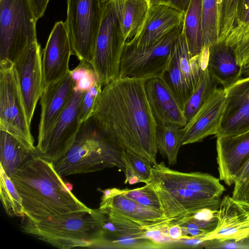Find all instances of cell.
I'll return each instance as SVG.
<instances>
[{
    "instance_id": "obj_1",
    "label": "cell",
    "mask_w": 249,
    "mask_h": 249,
    "mask_svg": "<svg viewBox=\"0 0 249 249\" xmlns=\"http://www.w3.org/2000/svg\"><path fill=\"white\" fill-rule=\"evenodd\" d=\"M145 79L118 77L104 86L90 118L97 129L122 150L158 163L157 124L145 89Z\"/></svg>"
},
{
    "instance_id": "obj_2",
    "label": "cell",
    "mask_w": 249,
    "mask_h": 249,
    "mask_svg": "<svg viewBox=\"0 0 249 249\" xmlns=\"http://www.w3.org/2000/svg\"><path fill=\"white\" fill-rule=\"evenodd\" d=\"M10 178L26 216L33 220L91 209L71 192L53 163L39 156L28 160Z\"/></svg>"
},
{
    "instance_id": "obj_3",
    "label": "cell",
    "mask_w": 249,
    "mask_h": 249,
    "mask_svg": "<svg viewBox=\"0 0 249 249\" xmlns=\"http://www.w3.org/2000/svg\"><path fill=\"white\" fill-rule=\"evenodd\" d=\"M21 231L53 247L95 248L100 239V227L94 209L46 217L38 221L22 217Z\"/></svg>"
},
{
    "instance_id": "obj_4",
    "label": "cell",
    "mask_w": 249,
    "mask_h": 249,
    "mask_svg": "<svg viewBox=\"0 0 249 249\" xmlns=\"http://www.w3.org/2000/svg\"><path fill=\"white\" fill-rule=\"evenodd\" d=\"M53 165L62 177L114 166L125 172L122 150L97 129L90 118L82 124L70 148Z\"/></svg>"
},
{
    "instance_id": "obj_5",
    "label": "cell",
    "mask_w": 249,
    "mask_h": 249,
    "mask_svg": "<svg viewBox=\"0 0 249 249\" xmlns=\"http://www.w3.org/2000/svg\"><path fill=\"white\" fill-rule=\"evenodd\" d=\"M37 20L29 0H0V66L14 64L37 41Z\"/></svg>"
},
{
    "instance_id": "obj_6",
    "label": "cell",
    "mask_w": 249,
    "mask_h": 249,
    "mask_svg": "<svg viewBox=\"0 0 249 249\" xmlns=\"http://www.w3.org/2000/svg\"><path fill=\"white\" fill-rule=\"evenodd\" d=\"M126 40L112 0L103 4V13L91 64L103 87L119 76Z\"/></svg>"
},
{
    "instance_id": "obj_7",
    "label": "cell",
    "mask_w": 249,
    "mask_h": 249,
    "mask_svg": "<svg viewBox=\"0 0 249 249\" xmlns=\"http://www.w3.org/2000/svg\"><path fill=\"white\" fill-rule=\"evenodd\" d=\"M183 22L153 45L136 48L125 43L118 77L147 80L162 77L169 63L174 44L181 34Z\"/></svg>"
},
{
    "instance_id": "obj_8",
    "label": "cell",
    "mask_w": 249,
    "mask_h": 249,
    "mask_svg": "<svg viewBox=\"0 0 249 249\" xmlns=\"http://www.w3.org/2000/svg\"><path fill=\"white\" fill-rule=\"evenodd\" d=\"M0 130L37 153L14 64L0 66Z\"/></svg>"
},
{
    "instance_id": "obj_9",
    "label": "cell",
    "mask_w": 249,
    "mask_h": 249,
    "mask_svg": "<svg viewBox=\"0 0 249 249\" xmlns=\"http://www.w3.org/2000/svg\"><path fill=\"white\" fill-rule=\"evenodd\" d=\"M103 13L99 0H67L65 24L72 54L80 61L91 62Z\"/></svg>"
},
{
    "instance_id": "obj_10",
    "label": "cell",
    "mask_w": 249,
    "mask_h": 249,
    "mask_svg": "<svg viewBox=\"0 0 249 249\" xmlns=\"http://www.w3.org/2000/svg\"><path fill=\"white\" fill-rule=\"evenodd\" d=\"M85 92L73 90L70 101L47 137L36 145L38 156L53 163L70 148L82 125L79 118Z\"/></svg>"
},
{
    "instance_id": "obj_11",
    "label": "cell",
    "mask_w": 249,
    "mask_h": 249,
    "mask_svg": "<svg viewBox=\"0 0 249 249\" xmlns=\"http://www.w3.org/2000/svg\"><path fill=\"white\" fill-rule=\"evenodd\" d=\"M149 183L156 193L165 218L172 224L176 221L203 209L218 210L220 197L210 196L192 191L173 186H166L150 179Z\"/></svg>"
},
{
    "instance_id": "obj_12",
    "label": "cell",
    "mask_w": 249,
    "mask_h": 249,
    "mask_svg": "<svg viewBox=\"0 0 249 249\" xmlns=\"http://www.w3.org/2000/svg\"><path fill=\"white\" fill-rule=\"evenodd\" d=\"M40 45L28 46L14 63L31 124L36 105L44 88Z\"/></svg>"
},
{
    "instance_id": "obj_13",
    "label": "cell",
    "mask_w": 249,
    "mask_h": 249,
    "mask_svg": "<svg viewBox=\"0 0 249 249\" xmlns=\"http://www.w3.org/2000/svg\"><path fill=\"white\" fill-rule=\"evenodd\" d=\"M215 229L201 238L203 241L241 242L249 237V203L229 195L221 199Z\"/></svg>"
},
{
    "instance_id": "obj_14",
    "label": "cell",
    "mask_w": 249,
    "mask_h": 249,
    "mask_svg": "<svg viewBox=\"0 0 249 249\" xmlns=\"http://www.w3.org/2000/svg\"><path fill=\"white\" fill-rule=\"evenodd\" d=\"M226 92V104L215 137L249 131V77L241 78Z\"/></svg>"
},
{
    "instance_id": "obj_15",
    "label": "cell",
    "mask_w": 249,
    "mask_h": 249,
    "mask_svg": "<svg viewBox=\"0 0 249 249\" xmlns=\"http://www.w3.org/2000/svg\"><path fill=\"white\" fill-rule=\"evenodd\" d=\"M226 104V92L216 88L210 94L200 109L181 128V144L201 142L206 137L215 136Z\"/></svg>"
},
{
    "instance_id": "obj_16",
    "label": "cell",
    "mask_w": 249,
    "mask_h": 249,
    "mask_svg": "<svg viewBox=\"0 0 249 249\" xmlns=\"http://www.w3.org/2000/svg\"><path fill=\"white\" fill-rule=\"evenodd\" d=\"M75 85L71 71L44 86L40 97L41 113L37 145L47 137L70 101Z\"/></svg>"
},
{
    "instance_id": "obj_17",
    "label": "cell",
    "mask_w": 249,
    "mask_h": 249,
    "mask_svg": "<svg viewBox=\"0 0 249 249\" xmlns=\"http://www.w3.org/2000/svg\"><path fill=\"white\" fill-rule=\"evenodd\" d=\"M72 54L71 43L65 22H56L48 39L42 53L44 86L68 74Z\"/></svg>"
},
{
    "instance_id": "obj_18",
    "label": "cell",
    "mask_w": 249,
    "mask_h": 249,
    "mask_svg": "<svg viewBox=\"0 0 249 249\" xmlns=\"http://www.w3.org/2000/svg\"><path fill=\"white\" fill-rule=\"evenodd\" d=\"M216 139V161L219 180L228 186L234 184L249 160V131Z\"/></svg>"
},
{
    "instance_id": "obj_19",
    "label": "cell",
    "mask_w": 249,
    "mask_h": 249,
    "mask_svg": "<svg viewBox=\"0 0 249 249\" xmlns=\"http://www.w3.org/2000/svg\"><path fill=\"white\" fill-rule=\"evenodd\" d=\"M184 17L183 13L165 4L151 5L141 30L125 43L136 48L149 47L182 23Z\"/></svg>"
},
{
    "instance_id": "obj_20",
    "label": "cell",
    "mask_w": 249,
    "mask_h": 249,
    "mask_svg": "<svg viewBox=\"0 0 249 249\" xmlns=\"http://www.w3.org/2000/svg\"><path fill=\"white\" fill-rule=\"evenodd\" d=\"M98 189L102 193L99 208L102 212L126 216L141 224L147 231L159 225L168 224L169 220L162 212L139 204L124 196L121 189Z\"/></svg>"
},
{
    "instance_id": "obj_21",
    "label": "cell",
    "mask_w": 249,
    "mask_h": 249,
    "mask_svg": "<svg viewBox=\"0 0 249 249\" xmlns=\"http://www.w3.org/2000/svg\"><path fill=\"white\" fill-rule=\"evenodd\" d=\"M150 179L164 186L186 189L215 197H220L225 191L219 179L210 174L173 170L166 166L163 162L153 166Z\"/></svg>"
},
{
    "instance_id": "obj_22",
    "label": "cell",
    "mask_w": 249,
    "mask_h": 249,
    "mask_svg": "<svg viewBox=\"0 0 249 249\" xmlns=\"http://www.w3.org/2000/svg\"><path fill=\"white\" fill-rule=\"evenodd\" d=\"M145 89L157 124L185 126L187 120L184 111L162 77L146 80Z\"/></svg>"
},
{
    "instance_id": "obj_23",
    "label": "cell",
    "mask_w": 249,
    "mask_h": 249,
    "mask_svg": "<svg viewBox=\"0 0 249 249\" xmlns=\"http://www.w3.org/2000/svg\"><path fill=\"white\" fill-rule=\"evenodd\" d=\"M207 70L217 83L226 89L242 78V67L233 50L225 42H217L209 47Z\"/></svg>"
},
{
    "instance_id": "obj_24",
    "label": "cell",
    "mask_w": 249,
    "mask_h": 249,
    "mask_svg": "<svg viewBox=\"0 0 249 249\" xmlns=\"http://www.w3.org/2000/svg\"><path fill=\"white\" fill-rule=\"evenodd\" d=\"M110 0L113 3L124 36L128 41L143 25L150 7L148 0Z\"/></svg>"
},
{
    "instance_id": "obj_25",
    "label": "cell",
    "mask_w": 249,
    "mask_h": 249,
    "mask_svg": "<svg viewBox=\"0 0 249 249\" xmlns=\"http://www.w3.org/2000/svg\"><path fill=\"white\" fill-rule=\"evenodd\" d=\"M38 156L9 133L0 130V165L11 178L31 159Z\"/></svg>"
},
{
    "instance_id": "obj_26",
    "label": "cell",
    "mask_w": 249,
    "mask_h": 249,
    "mask_svg": "<svg viewBox=\"0 0 249 249\" xmlns=\"http://www.w3.org/2000/svg\"><path fill=\"white\" fill-rule=\"evenodd\" d=\"M182 32L185 37L191 57L204 49L202 32V0H192L184 14Z\"/></svg>"
},
{
    "instance_id": "obj_27",
    "label": "cell",
    "mask_w": 249,
    "mask_h": 249,
    "mask_svg": "<svg viewBox=\"0 0 249 249\" xmlns=\"http://www.w3.org/2000/svg\"><path fill=\"white\" fill-rule=\"evenodd\" d=\"M180 127L174 125L157 124L156 139L158 151L167 159L170 165L177 162L180 147L182 146V130Z\"/></svg>"
},
{
    "instance_id": "obj_28",
    "label": "cell",
    "mask_w": 249,
    "mask_h": 249,
    "mask_svg": "<svg viewBox=\"0 0 249 249\" xmlns=\"http://www.w3.org/2000/svg\"><path fill=\"white\" fill-rule=\"evenodd\" d=\"M173 51L191 95L196 88L204 71L199 73L193 67L187 41L182 32L176 40Z\"/></svg>"
},
{
    "instance_id": "obj_29",
    "label": "cell",
    "mask_w": 249,
    "mask_h": 249,
    "mask_svg": "<svg viewBox=\"0 0 249 249\" xmlns=\"http://www.w3.org/2000/svg\"><path fill=\"white\" fill-rule=\"evenodd\" d=\"M123 160L125 166L124 183H145L152 175V165L149 160L134 152L122 150Z\"/></svg>"
},
{
    "instance_id": "obj_30",
    "label": "cell",
    "mask_w": 249,
    "mask_h": 249,
    "mask_svg": "<svg viewBox=\"0 0 249 249\" xmlns=\"http://www.w3.org/2000/svg\"><path fill=\"white\" fill-rule=\"evenodd\" d=\"M162 77L183 110L191 93L179 69L173 49L169 63Z\"/></svg>"
},
{
    "instance_id": "obj_31",
    "label": "cell",
    "mask_w": 249,
    "mask_h": 249,
    "mask_svg": "<svg viewBox=\"0 0 249 249\" xmlns=\"http://www.w3.org/2000/svg\"><path fill=\"white\" fill-rule=\"evenodd\" d=\"M0 196L3 208L9 216H26L22 199L15 186L0 166Z\"/></svg>"
},
{
    "instance_id": "obj_32",
    "label": "cell",
    "mask_w": 249,
    "mask_h": 249,
    "mask_svg": "<svg viewBox=\"0 0 249 249\" xmlns=\"http://www.w3.org/2000/svg\"><path fill=\"white\" fill-rule=\"evenodd\" d=\"M217 84L206 67L196 88L190 96L184 107L183 111L187 122L193 118L210 94L217 88Z\"/></svg>"
},
{
    "instance_id": "obj_33",
    "label": "cell",
    "mask_w": 249,
    "mask_h": 249,
    "mask_svg": "<svg viewBox=\"0 0 249 249\" xmlns=\"http://www.w3.org/2000/svg\"><path fill=\"white\" fill-rule=\"evenodd\" d=\"M219 0H202V32L204 47L218 39V9Z\"/></svg>"
},
{
    "instance_id": "obj_34",
    "label": "cell",
    "mask_w": 249,
    "mask_h": 249,
    "mask_svg": "<svg viewBox=\"0 0 249 249\" xmlns=\"http://www.w3.org/2000/svg\"><path fill=\"white\" fill-rule=\"evenodd\" d=\"M249 37V0H239L234 25L225 43L233 48Z\"/></svg>"
},
{
    "instance_id": "obj_35",
    "label": "cell",
    "mask_w": 249,
    "mask_h": 249,
    "mask_svg": "<svg viewBox=\"0 0 249 249\" xmlns=\"http://www.w3.org/2000/svg\"><path fill=\"white\" fill-rule=\"evenodd\" d=\"M239 1V0H219L217 42H225L232 30Z\"/></svg>"
},
{
    "instance_id": "obj_36",
    "label": "cell",
    "mask_w": 249,
    "mask_h": 249,
    "mask_svg": "<svg viewBox=\"0 0 249 249\" xmlns=\"http://www.w3.org/2000/svg\"><path fill=\"white\" fill-rule=\"evenodd\" d=\"M121 192L127 197L142 206L162 212L158 196L149 183L134 189L121 190Z\"/></svg>"
},
{
    "instance_id": "obj_37",
    "label": "cell",
    "mask_w": 249,
    "mask_h": 249,
    "mask_svg": "<svg viewBox=\"0 0 249 249\" xmlns=\"http://www.w3.org/2000/svg\"><path fill=\"white\" fill-rule=\"evenodd\" d=\"M71 73L75 85V90L85 92L98 81L96 74L90 63L80 61L79 65Z\"/></svg>"
},
{
    "instance_id": "obj_38",
    "label": "cell",
    "mask_w": 249,
    "mask_h": 249,
    "mask_svg": "<svg viewBox=\"0 0 249 249\" xmlns=\"http://www.w3.org/2000/svg\"><path fill=\"white\" fill-rule=\"evenodd\" d=\"M102 89V85L97 81L85 92L79 118L81 124L91 117Z\"/></svg>"
},
{
    "instance_id": "obj_39",
    "label": "cell",
    "mask_w": 249,
    "mask_h": 249,
    "mask_svg": "<svg viewBox=\"0 0 249 249\" xmlns=\"http://www.w3.org/2000/svg\"><path fill=\"white\" fill-rule=\"evenodd\" d=\"M217 212L218 210L205 208L185 217L193 221L200 229L208 234L216 227Z\"/></svg>"
},
{
    "instance_id": "obj_40",
    "label": "cell",
    "mask_w": 249,
    "mask_h": 249,
    "mask_svg": "<svg viewBox=\"0 0 249 249\" xmlns=\"http://www.w3.org/2000/svg\"><path fill=\"white\" fill-rule=\"evenodd\" d=\"M232 197L249 203V160L234 182Z\"/></svg>"
},
{
    "instance_id": "obj_41",
    "label": "cell",
    "mask_w": 249,
    "mask_h": 249,
    "mask_svg": "<svg viewBox=\"0 0 249 249\" xmlns=\"http://www.w3.org/2000/svg\"><path fill=\"white\" fill-rule=\"evenodd\" d=\"M232 48L240 66L243 67L249 63V37Z\"/></svg>"
},
{
    "instance_id": "obj_42",
    "label": "cell",
    "mask_w": 249,
    "mask_h": 249,
    "mask_svg": "<svg viewBox=\"0 0 249 249\" xmlns=\"http://www.w3.org/2000/svg\"><path fill=\"white\" fill-rule=\"evenodd\" d=\"M50 0H29L32 10L37 20L44 14Z\"/></svg>"
},
{
    "instance_id": "obj_43",
    "label": "cell",
    "mask_w": 249,
    "mask_h": 249,
    "mask_svg": "<svg viewBox=\"0 0 249 249\" xmlns=\"http://www.w3.org/2000/svg\"><path fill=\"white\" fill-rule=\"evenodd\" d=\"M192 0H163L161 3L170 6L185 14Z\"/></svg>"
},
{
    "instance_id": "obj_44",
    "label": "cell",
    "mask_w": 249,
    "mask_h": 249,
    "mask_svg": "<svg viewBox=\"0 0 249 249\" xmlns=\"http://www.w3.org/2000/svg\"><path fill=\"white\" fill-rule=\"evenodd\" d=\"M167 234L169 238L173 240L178 241L184 239L182 228L178 224L168 225Z\"/></svg>"
},
{
    "instance_id": "obj_45",
    "label": "cell",
    "mask_w": 249,
    "mask_h": 249,
    "mask_svg": "<svg viewBox=\"0 0 249 249\" xmlns=\"http://www.w3.org/2000/svg\"><path fill=\"white\" fill-rule=\"evenodd\" d=\"M221 248H224L227 249H237V248H249V246H245L238 244V242H229L225 243L224 245L221 246Z\"/></svg>"
},
{
    "instance_id": "obj_46",
    "label": "cell",
    "mask_w": 249,
    "mask_h": 249,
    "mask_svg": "<svg viewBox=\"0 0 249 249\" xmlns=\"http://www.w3.org/2000/svg\"><path fill=\"white\" fill-rule=\"evenodd\" d=\"M242 75L246 77H249V63L242 67Z\"/></svg>"
},
{
    "instance_id": "obj_47",
    "label": "cell",
    "mask_w": 249,
    "mask_h": 249,
    "mask_svg": "<svg viewBox=\"0 0 249 249\" xmlns=\"http://www.w3.org/2000/svg\"><path fill=\"white\" fill-rule=\"evenodd\" d=\"M163 0H148L150 6L161 3Z\"/></svg>"
},
{
    "instance_id": "obj_48",
    "label": "cell",
    "mask_w": 249,
    "mask_h": 249,
    "mask_svg": "<svg viewBox=\"0 0 249 249\" xmlns=\"http://www.w3.org/2000/svg\"><path fill=\"white\" fill-rule=\"evenodd\" d=\"M100 0V2L102 4H104V3H106V2L110 1V0Z\"/></svg>"
},
{
    "instance_id": "obj_49",
    "label": "cell",
    "mask_w": 249,
    "mask_h": 249,
    "mask_svg": "<svg viewBox=\"0 0 249 249\" xmlns=\"http://www.w3.org/2000/svg\"></svg>"
}]
</instances>
